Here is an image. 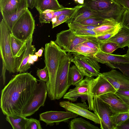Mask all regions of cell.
<instances>
[{
  "instance_id": "obj_23",
  "label": "cell",
  "mask_w": 129,
  "mask_h": 129,
  "mask_svg": "<svg viewBox=\"0 0 129 129\" xmlns=\"http://www.w3.org/2000/svg\"><path fill=\"white\" fill-rule=\"evenodd\" d=\"M28 8V6H27L11 13H6L3 12H1L3 19L11 31L14 24Z\"/></svg>"
},
{
  "instance_id": "obj_28",
  "label": "cell",
  "mask_w": 129,
  "mask_h": 129,
  "mask_svg": "<svg viewBox=\"0 0 129 129\" xmlns=\"http://www.w3.org/2000/svg\"><path fill=\"white\" fill-rule=\"evenodd\" d=\"M84 76L75 65L70 67L68 76L70 85L75 86L83 79Z\"/></svg>"
},
{
  "instance_id": "obj_13",
  "label": "cell",
  "mask_w": 129,
  "mask_h": 129,
  "mask_svg": "<svg viewBox=\"0 0 129 129\" xmlns=\"http://www.w3.org/2000/svg\"><path fill=\"white\" fill-rule=\"evenodd\" d=\"M117 90H129V78L116 70L102 73Z\"/></svg>"
},
{
  "instance_id": "obj_9",
  "label": "cell",
  "mask_w": 129,
  "mask_h": 129,
  "mask_svg": "<svg viewBox=\"0 0 129 129\" xmlns=\"http://www.w3.org/2000/svg\"><path fill=\"white\" fill-rule=\"evenodd\" d=\"M94 79L93 77L86 76L85 78L75 85L74 88L69 89L64 95L63 98L69 100L72 98L80 95H87L89 110L93 111V98L91 93V89Z\"/></svg>"
},
{
  "instance_id": "obj_24",
  "label": "cell",
  "mask_w": 129,
  "mask_h": 129,
  "mask_svg": "<svg viewBox=\"0 0 129 129\" xmlns=\"http://www.w3.org/2000/svg\"><path fill=\"white\" fill-rule=\"evenodd\" d=\"M10 40L13 55L14 57H18L25 50L27 41H23L18 39L11 33L10 36Z\"/></svg>"
},
{
  "instance_id": "obj_41",
  "label": "cell",
  "mask_w": 129,
  "mask_h": 129,
  "mask_svg": "<svg viewBox=\"0 0 129 129\" xmlns=\"http://www.w3.org/2000/svg\"><path fill=\"white\" fill-rule=\"evenodd\" d=\"M40 122L33 118L28 119L26 125L25 129H42Z\"/></svg>"
},
{
  "instance_id": "obj_1",
  "label": "cell",
  "mask_w": 129,
  "mask_h": 129,
  "mask_svg": "<svg viewBox=\"0 0 129 129\" xmlns=\"http://www.w3.org/2000/svg\"><path fill=\"white\" fill-rule=\"evenodd\" d=\"M38 80L30 73L15 76L1 91L0 107L6 116L22 114L32 97Z\"/></svg>"
},
{
  "instance_id": "obj_44",
  "label": "cell",
  "mask_w": 129,
  "mask_h": 129,
  "mask_svg": "<svg viewBox=\"0 0 129 129\" xmlns=\"http://www.w3.org/2000/svg\"><path fill=\"white\" fill-rule=\"evenodd\" d=\"M81 44L98 51H100L99 47V44L94 41L88 40Z\"/></svg>"
},
{
  "instance_id": "obj_32",
  "label": "cell",
  "mask_w": 129,
  "mask_h": 129,
  "mask_svg": "<svg viewBox=\"0 0 129 129\" xmlns=\"http://www.w3.org/2000/svg\"><path fill=\"white\" fill-rule=\"evenodd\" d=\"M100 51L107 53L111 54L120 47L117 44L111 42H105L99 44Z\"/></svg>"
},
{
  "instance_id": "obj_15",
  "label": "cell",
  "mask_w": 129,
  "mask_h": 129,
  "mask_svg": "<svg viewBox=\"0 0 129 129\" xmlns=\"http://www.w3.org/2000/svg\"><path fill=\"white\" fill-rule=\"evenodd\" d=\"M117 90L101 73L94 78L91 92L93 98L109 92L115 93Z\"/></svg>"
},
{
  "instance_id": "obj_11",
  "label": "cell",
  "mask_w": 129,
  "mask_h": 129,
  "mask_svg": "<svg viewBox=\"0 0 129 129\" xmlns=\"http://www.w3.org/2000/svg\"><path fill=\"white\" fill-rule=\"evenodd\" d=\"M59 105L67 111L74 113L90 120L95 123L100 124V120L99 117L94 113L88 110L89 106L85 102L75 103L69 101H63L59 103Z\"/></svg>"
},
{
  "instance_id": "obj_18",
  "label": "cell",
  "mask_w": 129,
  "mask_h": 129,
  "mask_svg": "<svg viewBox=\"0 0 129 129\" xmlns=\"http://www.w3.org/2000/svg\"><path fill=\"white\" fill-rule=\"evenodd\" d=\"M71 61L74 63L80 72L84 76L97 77L101 73L89 64L82 57L76 54H73Z\"/></svg>"
},
{
  "instance_id": "obj_12",
  "label": "cell",
  "mask_w": 129,
  "mask_h": 129,
  "mask_svg": "<svg viewBox=\"0 0 129 129\" xmlns=\"http://www.w3.org/2000/svg\"><path fill=\"white\" fill-rule=\"evenodd\" d=\"M78 115L69 111H47L40 114V120L45 122L47 125H58L61 122H67L70 119L76 118Z\"/></svg>"
},
{
  "instance_id": "obj_14",
  "label": "cell",
  "mask_w": 129,
  "mask_h": 129,
  "mask_svg": "<svg viewBox=\"0 0 129 129\" xmlns=\"http://www.w3.org/2000/svg\"><path fill=\"white\" fill-rule=\"evenodd\" d=\"M33 36L27 41L25 50L21 55L16 58L15 62L16 72L20 73L25 72L30 68L28 62L30 55H33L36 51L35 46L32 44Z\"/></svg>"
},
{
  "instance_id": "obj_43",
  "label": "cell",
  "mask_w": 129,
  "mask_h": 129,
  "mask_svg": "<svg viewBox=\"0 0 129 129\" xmlns=\"http://www.w3.org/2000/svg\"><path fill=\"white\" fill-rule=\"evenodd\" d=\"M56 17V21L52 24V28H53L58 25L66 22L70 18L69 15L64 14H61Z\"/></svg>"
},
{
  "instance_id": "obj_50",
  "label": "cell",
  "mask_w": 129,
  "mask_h": 129,
  "mask_svg": "<svg viewBox=\"0 0 129 129\" xmlns=\"http://www.w3.org/2000/svg\"><path fill=\"white\" fill-rule=\"evenodd\" d=\"M30 56L34 62L37 61L38 56L36 54L30 55Z\"/></svg>"
},
{
  "instance_id": "obj_21",
  "label": "cell",
  "mask_w": 129,
  "mask_h": 129,
  "mask_svg": "<svg viewBox=\"0 0 129 129\" xmlns=\"http://www.w3.org/2000/svg\"><path fill=\"white\" fill-rule=\"evenodd\" d=\"M94 17H100L97 13L83 4V6L78 9L73 15L66 23H68L80 22L88 18Z\"/></svg>"
},
{
  "instance_id": "obj_7",
  "label": "cell",
  "mask_w": 129,
  "mask_h": 129,
  "mask_svg": "<svg viewBox=\"0 0 129 129\" xmlns=\"http://www.w3.org/2000/svg\"><path fill=\"white\" fill-rule=\"evenodd\" d=\"M33 95L24 108L22 115L25 117L30 116L37 111L40 108L44 105L47 94L46 82L38 80Z\"/></svg>"
},
{
  "instance_id": "obj_45",
  "label": "cell",
  "mask_w": 129,
  "mask_h": 129,
  "mask_svg": "<svg viewBox=\"0 0 129 129\" xmlns=\"http://www.w3.org/2000/svg\"><path fill=\"white\" fill-rule=\"evenodd\" d=\"M116 129H129V117L117 126Z\"/></svg>"
},
{
  "instance_id": "obj_33",
  "label": "cell",
  "mask_w": 129,
  "mask_h": 129,
  "mask_svg": "<svg viewBox=\"0 0 129 129\" xmlns=\"http://www.w3.org/2000/svg\"><path fill=\"white\" fill-rule=\"evenodd\" d=\"M83 6V4L77 5L73 8H64L60 10L54 11L53 18L57 17L61 14L67 15L70 16L71 18L78 9Z\"/></svg>"
},
{
  "instance_id": "obj_49",
  "label": "cell",
  "mask_w": 129,
  "mask_h": 129,
  "mask_svg": "<svg viewBox=\"0 0 129 129\" xmlns=\"http://www.w3.org/2000/svg\"><path fill=\"white\" fill-rule=\"evenodd\" d=\"M44 50V48L42 47L37 52H35V54L38 55L39 57H41L42 56Z\"/></svg>"
},
{
  "instance_id": "obj_4",
  "label": "cell",
  "mask_w": 129,
  "mask_h": 129,
  "mask_svg": "<svg viewBox=\"0 0 129 129\" xmlns=\"http://www.w3.org/2000/svg\"><path fill=\"white\" fill-rule=\"evenodd\" d=\"M11 31L3 19L0 24V50L2 62L10 73H15L17 58L12 55L10 44Z\"/></svg>"
},
{
  "instance_id": "obj_16",
  "label": "cell",
  "mask_w": 129,
  "mask_h": 129,
  "mask_svg": "<svg viewBox=\"0 0 129 129\" xmlns=\"http://www.w3.org/2000/svg\"><path fill=\"white\" fill-rule=\"evenodd\" d=\"M98 96L107 104L115 113L129 112L127 106L115 93L109 92Z\"/></svg>"
},
{
  "instance_id": "obj_52",
  "label": "cell",
  "mask_w": 129,
  "mask_h": 129,
  "mask_svg": "<svg viewBox=\"0 0 129 129\" xmlns=\"http://www.w3.org/2000/svg\"><path fill=\"white\" fill-rule=\"evenodd\" d=\"M84 0H78L77 2L80 4H83L84 3Z\"/></svg>"
},
{
  "instance_id": "obj_42",
  "label": "cell",
  "mask_w": 129,
  "mask_h": 129,
  "mask_svg": "<svg viewBox=\"0 0 129 129\" xmlns=\"http://www.w3.org/2000/svg\"><path fill=\"white\" fill-rule=\"evenodd\" d=\"M120 22L122 26L129 29V10L125 9L121 16Z\"/></svg>"
},
{
  "instance_id": "obj_2",
  "label": "cell",
  "mask_w": 129,
  "mask_h": 129,
  "mask_svg": "<svg viewBox=\"0 0 129 129\" xmlns=\"http://www.w3.org/2000/svg\"><path fill=\"white\" fill-rule=\"evenodd\" d=\"M67 54L53 41L46 43L44 49V62L48 70L49 80L46 82L47 94L51 100H55V86L56 75L59 62Z\"/></svg>"
},
{
  "instance_id": "obj_34",
  "label": "cell",
  "mask_w": 129,
  "mask_h": 129,
  "mask_svg": "<svg viewBox=\"0 0 129 129\" xmlns=\"http://www.w3.org/2000/svg\"><path fill=\"white\" fill-rule=\"evenodd\" d=\"M106 64L111 68L118 69L122 73L129 78V63H108Z\"/></svg>"
},
{
  "instance_id": "obj_46",
  "label": "cell",
  "mask_w": 129,
  "mask_h": 129,
  "mask_svg": "<svg viewBox=\"0 0 129 129\" xmlns=\"http://www.w3.org/2000/svg\"><path fill=\"white\" fill-rule=\"evenodd\" d=\"M124 8L129 10V0H116Z\"/></svg>"
},
{
  "instance_id": "obj_29",
  "label": "cell",
  "mask_w": 129,
  "mask_h": 129,
  "mask_svg": "<svg viewBox=\"0 0 129 129\" xmlns=\"http://www.w3.org/2000/svg\"><path fill=\"white\" fill-rule=\"evenodd\" d=\"M114 20H116L114 19H104L100 17H94L88 18L79 23L85 25L100 26Z\"/></svg>"
},
{
  "instance_id": "obj_10",
  "label": "cell",
  "mask_w": 129,
  "mask_h": 129,
  "mask_svg": "<svg viewBox=\"0 0 129 129\" xmlns=\"http://www.w3.org/2000/svg\"><path fill=\"white\" fill-rule=\"evenodd\" d=\"M88 40L87 38L76 35L69 29L57 34L55 42L61 49L69 54L77 45Z\"/></svg>"
},
{
  "instance_id": "obj_40",
  "label": "cell",
  "mask_w": 129,
  "mask_h": 129,
  "mask_svg": "<svg viewBox=\"0 0 129 129\" xmlns=\"http://www.w3.org/2000/svg\"><path fill=\"white\" fill-rule=\"evenodd\" d=\"M115 93L126 104L129 109V90H117Z\"/></svg>"
},
{
  "instance_id": "obj_37",
  "label": "cell",
  "mask_w": 129,
  "mask_h": 129,
  "mask_svg": "<svg viewBox=\"0 0 129 129\" xmlns=\"http://www.w3.org/2000/svg\"><path fill=\"white\" fill-rule=\"evenodd\" d=\"M54 11L47 10L44 12L39 13V20L41 23H49L53 18Z\"/></svg>"
},
{
  "instance_id": "obj_35",
  "label": "cell",
  "mask_w": 129,
  "mask_h": 129,
  "mask_svg": "<svg viewBox=\"0 0 129 129\" xmlns=\"http://www.w3.org/2000/svg\"><path fill=\"white\" fill-rule=\"evenodd\" d=\"M76 54L78 55L97 71L100 72L101 67L98 62L91 57L89 55L75 53H72L69 54Z\"/></svg>"
},
{
  "instance_id": "obj_17",
  "label": "cell",
  "mask_w": 129,
  "mask_h": 129,
  "mask_svg": "<svg viewBox=\"0 0 129 129\" xmlns=\"http://www.w3.org/2000/svg\"><path fill=\"white\" fill-rule=\"evenodd\" d=\"M89 55L98 62L103 64L129 63V57L126 54H113L106 53L100 51L93 55Z\"/></svg>"
},
{
  "instance_id": "obj_27",
  "label": "cell",
  "mask_w": 129,
  "mask_h": 129,
  "mask_svg": "<svg viewBox=\"0 0 129 129\" xmlns=\"http://www.w3.org/2000/svg\"><path fill=\"white\" fill-rule=\"evenodd\" d=\"M68 126L70 129H99L82 117L74 118L70 121Z\"/></svg>"
},
{
  "instance_id": "obj_3",
  "label": "cell",
  "mask_w": 129,
  "mask_h": 129,
  "mask_svg": "<svg viewBox=\"0 0 129 129\" xmlns=\"http://www.w3.org/2000/svg\"><path fill=\"white\" fill-rule=\"evenodd\" d=\"M83 5L102 18L119 22L125 9L116 0H84Z\"/></svg>"
},
{
  "instance_id": "obj_48",
  "label": "cell",
  "mask_w": 129,
  "mask_h": 129,
  "mask_svg": "<svg viewBox=\"0 0 129 129\" xmlns=\"http://www.w3.org/2000/svg\"><path fill=\"white\" fill-rule=\"evenodd\" d=\"M36 0H26L28 7L31 9L35 7V4Z\"/></svg>"
},
{
  "instance_id": "obj_25",
  "label": "cell",
  "mask_w": 129,
  "mask_h": 129,
  "mask_svg": "<svg viewBox=\"0 0 129 129\" xmlns=\"http://www.w3.org/2000/svg\"><path fill=\"white\" fill-rule=\"evenodd\" d=\"M122 26L120 22L114 20L100 25L93 30L96 33V36H101L111 32Z\"/></svg>"
},
{
  "instance_id": "obj_6",
  "label": "cell",
  "mask_w": 129,
  "mask_h": 129,
  "mask_svg": "<svg viewBox=\"0 0 129 129\" xmlns=\"http://www.w3.org/2000/svg\"><path fill=\"white\" fill-rule=\"evenodd\" d=\"M35 21L31 12L27 9L13 25L11 33L23 41H27L33 36Z\"/></svg>"
},
{
  "instance_id": "obj_8",
  "label": "cell",
  "mask_w": 129,
  "mask_h": 129,
  "mask_svg": "<svg viewBox=\"0 0 129 129\" xmlns=\"http://www.w3.org/2000/svg\"><path fill=\"white\" fill-rule=\"evenodd\" d=\"M93 111L99 118L101 129H114L111 119L115 113L109 105L98 96L93 99Z\"/></svg>"
},
{
  "instance_id": "obj_22",
  "label": "cell",
  "mask_w": 129,
  "mask_h": 129,
  "mask_svg": "<svg viewBox=\"0 0 129 129\" xmlns=\"http://www.w3.org/2000/svg\"><path fill=\"white\" fill-rule=\"evenodd\" d=\"M105 42L116 43L119 45L120 48L128 47L129 46V29L125 27L122 26L116 34Z\"/></svg>"
},
{
  "instance_id": "obj_51",
  "label": "cell",
  "mask_w": 129,
  "mask_h": 129,
  "mask_svg": "<svg viewBox=\"0 0 129 129\" xmlns=\"http://www.w3.org/2000/svg\"><path fill=\"white\" fill-rule=\"evenodd\" d=\"M34 62L30 55L28 61V63L31 65V64H33L34 63Z\"/></svg>"
},
{
  "instance_id": "obj_5",
  "label": "cell",
  "mask_w": 129,
  "mask_h": 129,
  "mask_svg": "<svg viewBox=\"0 0 129 129\" xmlns=\"http://www.w3.org/2000/svg\"><path fill=\"white\" fill-rule=\"evenodd\" d=\"M68 54L60 60L57 70L55 83V100H59L66 93L70 85L68 73L72 57Z\"/></svg>"
},
{
  "instance_id": "obj_26",
  "label": "cell",
  "mask_w": 129,
  "mask_h": 129,
  "mask_svg": "<svg viewBox=\"0 0 129 129\" xmlns=\"http://www.w3.org/2000/svg\"><path fill=\"white\" fill-rule=\"evenodd\" d=\"M6 119L13 129H25L28 119L22 114H15L6 116Z\"/></svg>"
},
{
  "instance_id": "obj_53",
  "label": "cell",
  "mask_w": 129,
  "mask_h": 129,
  "mask_svg": "<svg viewBox=\"0 0 129 129\" xmlns=\"http://www.w3.org/2000/svg\"><path fill=\"white\" fill-rule=\"evenodd\" d=\"M128 47V49L127 51V53L126 54L128 57H129V46Z\"/></svg>"
},
{
  "instance_id": "obj_19",
  "label": "cell",
  "mask_w": 129,
  "mask_h": 129,
  "mask_svg": "<svg viewBox=\"0 0 129 129\" xmlns=\"http://www.w3.org/2000/svg\"><path fill=\"white\" fill-rule=\"evenodd\" d=\"M35 7L39 13L47 10L57 11L64 8L59 4L57 0H36Z\"/></svg>"
},
{
  "instance_id": "obj_31",
  "label": "cell",
  "mask_w": 129,
  "mask_h": 129,
  "mask_svg": "<svg viewBox=\"0 0 129 129\" xmlns=\"http://www.w3.org/2000/svg\"><path fill=\"white\" fill-rule=\"evenodd\" d=\"M98 51L80 43L74 47L71 52L69 54L72 53H75L93 55Z\"/></svg>"
},
{
  "instance_id": "obj_36",
  "label": "cell",
  "mask_w": 129,
  "mask_h": 129,
  "mask_svg": "<svg viewBox=\"0 0 129 129\" xmlns=\"http://www.w3.org/2000/svg\"><path fill=\"white\" fill-rule=\"evenodd\" d=\"M68 24L69 29L71 30L81 29L93 30L95 28L99 26L85 25L79 22L69 23Z\"/></svg>"
},
{
  "instance_id": "obj_39",
  "label": "cell",
  "mask_w": 129,
  "mask_h": 129,
  "mask_svg": "<svg viewBox=\"0 0 129 129\" xmlns=\"http://www.w3.org/2000/svg\"><path fill=\"white\" fill-rule=\"evenodd\" d=\"M37 75L39 80L46 83L49 80V75L48 71L46 67H45L43 69H39L36 72Z\"/></svg>"
},
{
  "instance_id": "obj_38",
  "label": "cell",
  "mask_w": 129,
  "mask_h": 129,
  "mask_svg": "<svg viewBox=\"0 0 129 129\" xmlns=\"http://www.w3.org/2000/svg\"><path fill=\"white\" fill-rule=\"evenodd\" d=\"M71 30L75 35L81 37L95 36H96V33L93 30L81 29Z\"/></svg>"
},
{
  "instance_id": "obj_30",
  "label": "cell",
  "mask_w": 129,
  "mask_h": 129,
  "mask_svg": "<svg viewBox=\"0 0 129 129\" xmlns=\"http://www.w3.org/2000/svg\"><path fill=\"white\" fill-rule=\"evenodd\" d=\"M129 117V112L115 113L111 117L114 129Z\"/></svg>"
},
{
  "instance_id": "obj_20",
  "label": "cell",
  "mask_w": 129,
  "mask_h": 129,
  "mask_svg": "<svg viewBox=\"0 0 129 129\" xmlns=\"http://www.w3.org/2000/svg\"><path fill=\"white\" fill-rule=\"evenodd\" d=\"M27 6L26 0H0L1 12L11 13Z\"/></svg>"
},
{
  "instance_id": "obj_47",
  "label": "cell",
  "mask_w": 129,
  "mask_h": 129,
  "mask_svg": "<svg viewBox=\"0 0 129 129\" xmlns=\"http://www.w3.org/2000/svg\"><path fill=\"white\" fill-rule=\"evenodd\" d=\"M2 70V72L1 77H2V78L3 83V85H4L5 84L6 81L5 74L6 72V70H7L5 64L3 62V66Z\"/></svg>"
},
{
  "instance_id": "obj_54",
  "label": "cell",
  "mask_w": 129,
  "mask_h": 129,
  "mask_svg": "<svg viewBox=\"0 0 129 129\" xmlns=\"http://www.w3.org/2000/svg\"><path fill=\"white\" fill-rule=\"evenodd\" d=\"M74 0L75 2H77L78 0Z\"/></svg>"
}]
</instances>
